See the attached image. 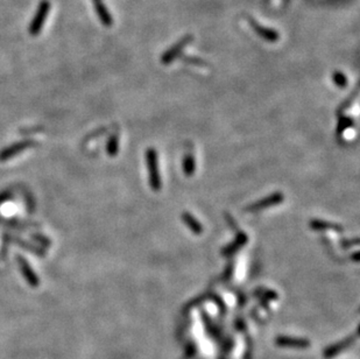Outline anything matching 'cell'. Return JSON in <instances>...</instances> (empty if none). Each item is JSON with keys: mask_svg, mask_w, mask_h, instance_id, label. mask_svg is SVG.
<instances>
[{"mask_svg": "<svg viewBox=\"0 0 360 359\" xmlns=\"http://www.w3.org/2000/svg\"><path fill=\"white\" fill-rule=\"evenodd\" d=\"M245 18H246L247 23H249V26H251L252 30H254V33L258 36L261 37L262 40L273 43V42H277V41L280 39V35H278L277 30H273V28L264 26V25H261L259 21H256L254 18L251 17V15H246Z\"/></svg>", "mask_w": 360, "mask_h": 359, "instance_id": "1", "label": "cell"}, {"mask_svg": "<svg viewBox=\"0 0 360 359\" xmlns=\"http://www.w3.org/2000/svg\"><path fill=\"white\" fill-rule=\"evenodd\" d=\"M193 40L194 35H192V34H187V35L181 37L175 45L171 46L167 52L164 53V55L161 56V62L164 63V64H168V63L174 61V60L177 58V55H180V53L182 52V50L186 48Z\"/></svg>", "mask_w": 360, "mask_h": 359, "instance_id": "2", "label": "cell"}, {"mask_svg": "<svg viewBox=\"0 0 360 359\" xmlns=\"http://www.w3.org/2000/svg\"><path fill=\"white\" fill-rule=\"evenodd\" d=\"M48 11H49V2L47 1V0H45V1L41 2L39 9H37V13L35 15V18L33 19V23L29 27L30 34L36 35V34L41 30L43 24H45L47 15H48Z\"/></svg>", "mask_w": 360, "mask_h": 359, "instance_id": "3", "label": "cell"}, {"mask_svg": "<svg viewBox=\"0 0 360 359\" xmlns=\"http://www.w3.org/2000/svg\"><path fill=\"white\" fill-rule=\"evenodd\" d=\"M93 7H95L97 17L99 18L101 23L104 25L105 27H111L113 25V18L110 14L109 9L103 2V0H92Z\"/></svg>", "mask_w": 360, "mask_h": 359, "instance_id": "4", "label": "cell"}, {"mask_svg": "<svg viewBox=\"0 0 360 359\" xmlns=\"http://www.w3.org/2000/svg\"><path fill=\"white\" fill-rule=\"evenodd\" d=\"M149 167H151V178H152V185L154 188L160 187V178H159V173H158V163H156V154H154L153 150H149Z\"/></svg>", "mask_w": 360, "mask_h": 359, "instance_id": "5", "label": "cell"}, {"mask_svg": "<svg viewBox=\"0 0 360 359\" xmlns=\"http://www.w3.org/2000/svg\"><path fill=\"white\" fill-rule=\"evenodd\" d=\"M333 81H334V83H336L337 86L340 87V88H344L347 83L346 76L343 74V72H340V71L334 72V74H333Z\"/></svg>", "mask_w": 360, "mask_h": 359, "instance_id": "6", "label": "cell"}]
</instances>
